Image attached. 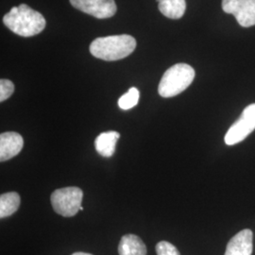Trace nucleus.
Segmentation results:
<instances>
[{
    "label": "nucleus",
    "mask_w": 255,
    "mask_h": 255,
    "mask_svg": "<svg viewBox=\"0 0 255 255\" xmlns=\"http://www.w3.org/2000/svg\"><path fill=\"white\" fill-rule=\"evenodd\" d=\"M195 79L194 68L187 64H174L164 72L158 92L163 98H173L189 87Z\"/></svg>",
    "instance_id": "obj_3"
},
{
    "label": "nucleus",
    "mask_w": 255,
    "mask_h": 255,
    "mask_svg": "<svg viewBox=\"0 0 255 255\" xmlns=\"http://www.w3.org/2000/svg\"><path fill=\"white\" fill-rule=\"evenodd\" d=\"M222 9L235 15L241 27L255 25V0H222Z\"/></svg>",
    "instance_id": "obj_6"
},
{
    "label": "nucleus",
    "mask_w": 255,
    "mask_h": 255,
    "mask_svg": "<svg viewBox=\"0 0 255 255\" xmlns=\"http://www.w3.org/2000/svg\"><path fill=\"white\" fill-rule=\"evenodd\" d=\"M156 254L157 255H180L178 249L166 241H161L156 245Z\"/></svg>",
    "instance_id": "obj_15"
},
{
    "label": "nucleus",
    "mask_w": 255,
    "mask_h": 255,
    "mask_svg": "<svg viewBox=\"0 0 255 255\" xmlns=\"http://www.w3.org/2000/svg\"><path fill=\"white\" fill-rule=\"evenodd\" d=\"M158 8L165 17L182 18L186 9L185 0H157Z\"/></svg>",
    "instance_id": "obj_12"
},
{
    "label": "nucleus",
    "mask_w": 255,
    "mask_h": 255,
    "mask_svg": "<svg viewBox=\"0 0 255 255\" xmlns=\"http://www.w3.org/2000/svg\"><path fill=\"white\" fill-rule=\"evenodd\" d=\"M75 9L95 16L96 18H110L117 12L115 0H70Z\"/></svg>",
    "instance_id": "obj_7"
},
{
    "label": "nucleus",
    "mask_w": 255,
    "mask_h": 255,
    "mask_svg": "<svg viewBox=\"0 0 255 255\" xmlns=\"http://www.w3.org/2000/svg\"><path fill=\"white\" fill-rule=\"evenodd\" d=\"M13 91H14V85L12 82L5 79H2L0 81V101L1 102L8 100L13 94Z\"/></svg>",
    "instance_id": "obj_16"
},
{
    "label": "nucleus",
    "mask_w": 255,
    "mask_h": 255,
    "mask_svg": "<svg viewBox=\"0 0 255 255\" xmlns=\"http://www.w3.org/2000/svg\"><path fill=\"white\" fill-rule=\"evenodd\" d=\"M20 196L16 192L2 194L0 197V218H8L13 215L20 206Z\"/></svg>",
    "instance_id": "obj_13"
},
{
    "label": "nucleus",
    "mask_w": 255,
    "mask_h": 255,
    "mask_svg": "<svg viewBox=\"0 0 255 255\" xmlns=\"http://www.w3.org/2000/svg\"><path fill=\"white\" fill-rule=\"evenodd\" d=\"M140 93L135 87L130 88L128 91L123 95L119 101V106L120 109L129 110L136 106L139 101Z\"/></svg>",
    "instance_id": "obj_14"
},
{
    "label": "nucleus",
    "mask_w": 255,
    "mask_h": 255,
    "mask_svg": "<svg viewBox=\"0 0 255 255\" xmlns=\"http://www.w3.org/2000/svg\"><path fill=\"white\" fill-rule=\"evenodd\" d=\"M72 255H93L90 254H86V253H75Z\"/></svg>",
    "instance_id": "obj_17"
},
{
    "label": "nucleus",
    "mask_w": 255,
    "mask_h": 255,
    "mask_svg": "<svg viewBox=\"0 0 255 255\" xmlns=\"http://www.w3.org/2000/svg\"><path fill=\"white\" fill-rule=\"evenodd\" d=\"M136 47V40L130 35L100 37L90 45L93 56L103 61H119L131 54Z\"/></svg>",
    "instance_id": "obj_2"
},
{
    "label": "nucleus",
    "mask_w": 255,
    "mask_h": 255,
    "mask_svg": "<svg viewBox=\"0 0 255 255\" xmlns=\"http://www.w3.org/2000/svg\"><path fill=\"white\" fill-rule=\"evenodd\" d=\"M24 146V139L15 131L3 132L0 135V161H8L19 154Z\"/></svg>",
    "instance_id": "obj_9"
},
{
    "label": "nucleus",
    "mask_w": 255,
    "mask_h": 255,
    "mask_svg": "<svg viewBox=\"0 0 255 255\" xmlns=\"http://www.w3.org/2000/svg\"><path fill=\"white\" fill-rule=\"evenodd\" d=\"M83 192L79 187H65L55 190L50 201L55 212L65 218L75 216L82 207Z\"/></svg>",
    "instance_id": "obj_4"
},
{
    "label": "nucleus",
    "mask_w": 255,
    "mask_h": 255,
    "mask_svg": "<svg viewBox=\"0 0 255 255\" xmlns=\"http://www.w3.org/2000/svg\"><path fill=\"white\" fill-rule=\"evenodd\" d=\"M254 233L250 229L239 232L229 241L224 255H252L254 251Z\"/></svg>",
    "instance_id": "obj_8"
},
{
    "label": "nucleus",
    "mask_w": 255,
    "mask_h": 255,
    "mask_svg": "<svg viewBox=\"0 0 255 255\" xmlns=\"http://www.w3.org/2000/svg\"><path fill=\"white\" fill-rule=\"evenodd\" d=\"M255 129V103L247 106L240 118L229 128L225 135V143L234 146L242 142Z\"/></svg>",
    "instance_id": "obj_5"
},
{
    "label": "nucleus",
    "mask_w": 255,
    "mask_h": 255,
    "mask_svg": "<svg viewBox=\"0 0 255 255\" xmlns=\"http://www.w3.org/2000/svg\"><path fill=\"white\" fill-rule=\"evenodd\" d=\"M119 255H146V247L143 240L135 235L122 237L119 246Z\"/></svg>",
    "instance_id": "obj_11"
},
{
    "label": "nucleus",
    "mask_w": 255,
    "mask_h": 255,
    "mask_svg": "<svg viewBox=\"0 0 255 255\" xmlns=\"http://www.w3.org/2000/svg\"><path fill=\"white\" fill-rule=\"evenodd\" d=\"M120 134L116 130L102 132L95 140V147L99 154L103 157H112L115 151Z\"/></svg>",
    "instance_id": "obj_10"
},
{
    "label": "nucleus",
    "mask_w": 255,
    "mask_h": 255,
    "mask_svg": "<svg viewBox=\"0 0 255 255\" xmlns=\"http://www.w3.org/2000/svg\"><path fill=\"white\" fill-rule=\"evenodd\" d=\"M3 23L19 36L31 37L39 34L46 27V19L39 11L26 4L13 7L3 17Z\"/></svg>",
    "instance_id": "obj_1"
}]
</instances>
